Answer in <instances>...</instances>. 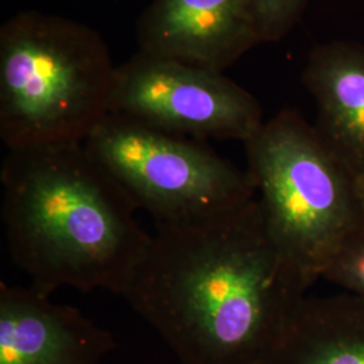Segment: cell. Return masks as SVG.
<instances>
[{
	"mask_svg": "<svg viewBox=\"0 0 364 364\" xmlns=\"http://www.w3.org/2000/svg\"><path fill=\"white\" fill-rule=\"evenodd\" d=\"M312 285L254 197L205 220L156 225L124 297L182 364H262Z\"/></svg>",
	"mask_w": 364,
	"mask_h": 364,
	"instance_id": "6da1fadb",
	"label": "cell"
},
{
	"mask_svg": "<svg viewBox=\"0 0 364 364\" xmlns=\"http://www.w3.org/2000/svg\"><path fill=\"white\" fill-rule=\"evenodd\" d=\"M0 178L10 255L31 287L46 296L69 287L124 297L151 235L84 142L9 150Z\"/></svg>",
	"mask_w": 364,
	"mask_h": 364,
	"instance_id": "7a4b0ae2",
	"label": "cell"
},
{
	"mask_svg": "<svg viewBox=\"0 0 364 364\" xmlns=\"http://www.w3.org/2000/svg\"><path fill=\"white\" fill-rule=\"evenodd\" d=\"M103 37L53 14L0 28V136L7 150L82 144L111 111L117 72Z\"/></svg>",
	"mask_w": 364,
	"mask_h": 364,
	"instance_id": "3957f363",
	"label": "cell"
},
{
	"mask_svg": "<svg viewBox=\"0 0 364 364\" xmlns=\"http://www.w3.org/2000/svg\"><path fill=\"white\" fill-rule=\"evenodd\" d=\"M243 144L274 240L314 284L363 231L353 174L316 127L290 108L264 120Z\"/></svg>",
	"mask_w": 364,
	"mask_h": 364,
	"instance_id": "277c9868",
	"label": "cell"
},
{
	"mask_svg": "<svg viewBox=\"0 0 364 364\" xmlns=\"http://www.w3.org/2000/svg\"><path fill=\"white\" fill-rule=\"evenodd\" d=\"M193 138L108 114L84 146L156 225L205 220L257 197L239 169Z\"/></svg>",
	"mask_w": 364,
	"mask_h": 364,
	"instance_id": "5b68a950",
	"label": "cell"
},
{
	"mask_svg": "<svg viewBox=\"0 0 364 364\" xmlns=\"http://www.w3.org/2000/svg\"><path fill=\"white\" fill-rule=\"evenodd\" d=\"M109 114L198 141L243 144L264 123L257 97L221 72L141 50L117 68Z\"/></svg>",
	"mask_w": 364,
	"mask_h": 364,
	"instance_id": "8992f818",
	"label": "cell"
},
{
	"mask_svg": "<svg viewBox=\"0 0 364 364\" xmlns=\"http://www.w3.org/2000/svg\"><path fill=\"white\" fill-rule=\"evenodd\" d=\"M136 38L141 52L221 73L262 43L254 0H154Z\"/></svg>",
	"mask_w": 364,
	"mask_h": 364,
	"instance_id": "52a82bcc",
	"label": "cell"
},
{
	"mask_svg": "<svg viewBox=\"0 0 364 364\" xmlns=\"http://www.w3.org/2000/svg\"><path fill=\"white\" fill-rule=\"evenodd\" d=\"M117 343L76 308L0 282V364H103Z\"/></svg>",
	"mask_w": 364,
	"mask_h": 364,
	"instance_id": "ba28073f",
	"label": "cell"
},
{
	"mask_svg": "<svg viewBox=\"0 0 364 364\" xmlns=\"http://www.w3.org/2000/svg\"><path fill=\"white\" fill-rule=\"evenodd\" d=\"M316 102L320 132L353 177L364 171V46L328 42L309 54L302 75Z\"/></svg>",
	"mask_w": 364,
	"mask_h": 364,
	"instance_id": "9c48e42d",
	"label": "cell"
},
{
	"mask_svg": "<svg viewBox=\"0 0 364 364\" xmlns=\"http://www.w3.org/2000/svg\"><path fill=\"white\" fill-rule=\"evenodd\" d=\"M262 364H364V299L306 296Z\"/></svg>",
	"mask_w": 364,
	"mask_h": 364,
	"instance_id": "30bf717a",
	"label": "cell"
},
{
	"mask_svg": "<svg viewBox=\"0 0 364 364\" xmlns=\"http://www.w3.org/2000/svg\"><path fill=\"white\" fill-rule=\"evenodd\" d=\"M311 0H254L260 42H278L299 23Z\"/></svg>",
	"mask_w": 364,
	"mask_h": 364,
	"instance_id": "8fae6325",
	"label": "cell"
},
{
	"mask_svg": "<svg viewBox=\"0 0 364 364\" xmlns=\"http://www.w3.org/2000/svg\"><path fill=\"white\" fill-rule=\"evenodd\" d=\"M323 278L364 299V230L353 235L329 263Z\"/></svg>",
	"mask_w": 364,
	"mask_h": 364,
	"instance_id": "7c38bea8",
	"label": "cell"
},
{
	"mask_svg": "<svg viewBox=\"0 0 364 364\" xmlns=\"http://www.w3.org/2000/svg\"><path fill=\"white\" fill-rule=\"evenodd\" d=\"M355 188H356L358 204H359L360 218H362V225H363L364 230V171H362L359 176L355 177Z\"/></svg>",
	"mask_w": 364,
	"mask_h": 364,
	"instance_id": "4fadbf2b",
	"label": "cell"
}]
</instances>
